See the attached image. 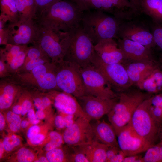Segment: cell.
I'll return each instance as SVG.
<instances>
[{"mask_svg":"<svg viewBox=\"0 0 162 162\" xmlns=\"http://www.w3.org/2000/svg\"><path fill=\"white\" fill-rule=\"evenodd\" d=\"M84 12L71 1L61 0L36 16L38 24L69 32L81 24Z\"/></svg>","mask_w":162,"mask_h":162,"instance_id":"obj_1","label":"cell"},{"mask_svg":"<svg viewBox=\"0 0 162 162\" xmlns=\"http://www.w3.org/2000/svg\"><path fill=\"white\" fill-rule=\"evenodd\" d=\"M123 21L101 11L89 10L84 12L81 25L94 45L105 40L117 39Z\"/></svg>","mask_w":162,"mask_h":162,"instance_id":"obj_2","label":"cell"},{"mask_svg":"<svg viewBox=\"0 0 162 162\" xmlns=\"http://www.w3.org/2000/svg\"><path fill=\"white\" fill-rule=\"evenodd\" d=\"M130 88L118 93V101L107 114L116 135L129 124L134 113L139 105L153 95L142 92L140 89Z\"/></svg>","mask_w":162,"mask_h":162,"instance_id":"obj_3","label":"cell"},{"mask_svg":"<svg viewBox=\"0 0 162 162\" xmlns=\"http://www.w3.org/2000/svg\"><path fill=\"white\" fill-rule=\"evenodd\" d=\"M70 40V32L38 25L37 38L33 43L38 45L56 64L64 60Z\"/></svg>","mask_w":162,"mask_h":162,"instance_id":"obj_4","label":"cell"},{"mask_svg":"<svg viewBox=\"0 0 162 162\" xmlns=\"http://www.w3.org/2000/svg\"><path fill=\"white\" fill-rule=\"evenodd\" d=\"M69 32L70 41L64 60L75 63L82 68L92 64L95 54L94 45L81 24Z\"/></svg>","mask_w":162,"mask_h":162,"instance_id":"obj_5","label":"cell"},{"mask_svg":"<svg viewBox=\"0 0 162 162\" xmlns=\"http://www.w3.org/2000/svg\"><path fill=\"white\" fill-rule=\"evenodd\" d=\"M150 98L144 100L137 107L133 115L129 125L151 146L159 141L161 125L151 113Z\"/></svg>","mask_w":162,"mask_h":162,"instance_id":"obj_6","label":"cell"},{"mask_svg":"<svg viewBox=\"0 0 162 162\" xmlns=\"http://www.w3.org/2000/svg\"><path fill=\"white\" fill-rule=\"evenodd\" d=\"M55 64L57 85L59 90L76 98L86 95L81 68L75 63L64 60Z\"/></svg>","mask_w":162,"mask_h":162,"instance_id":"obj_7","label":"cell"},{"mask_svg":"<svg viewBox=\"0 0 162 162\" xmlns=\"http://www.w3.org/2000/svg\"><path fill=\"white\" fill-rule=\"evenodd\" d=\"M92 64L101 73L112 89L118 93L127 90L133 85L122 64L106 63L95 52Z\"/></svg>","mask_w":162,"mask_h":162,"instance_id":"obj_8","label":"cell"},{"mask_svg":"<svg viewBox=\"0 0 162 162\" xmlns=\"http://www.w3.org/2000/svg\"><path fill=\"white\" fill-rule=\"evenodd\" d=\"M86 92L90 95L106 99L118 97L101 73L92 64L81 68Z\"/></svg>","mask_w":162,"mask_h":162,"instance_id":"obj_9","label":"cell"},{"mask_svg":"<svg viewBox=\"0 0 162 162\" xmlns=\"http://www.w3.org/2000/svg\"><path fill=\"white\" fill-rule=\"evenodd\" d=\"M93 10L110 14L122 21L131 20L140 12L129 0H91L89 10Z\"/></svg>","mask_w":162,"mask_h":162,"instance_id":"obj_10","label":"cell"},{"mask_svg":"<svg viewBox=\"0 0 162 162\" xmlns=\"http://www.w3.org/2000/svg\"><path fill=\"white\" fill-rule=\"evenodd\" d=\"M8 44L28 45L36 41L38 25L34 19L18 20L7 25Z\"/></svg>","mask_w":162,"mask_h":162,"instance_id":"obj_11","label":"cell"},{"mask_svg":"<svg viewBox=\"0 0 162 162\" xmlns=\"http://www.w3.org/2000/svg\"><path fill=\"white\" fill-rule=\"evenodd\" d=\"M90 121L84 117L77 118L70 127L64 130L62 135L64 142L70 147H74L94 140Z\"/></svg>","mask_w":162,"mask_h":162,"instance_id":"obj_12","label":"cell"},{"mask_svg":"<svg viewBox=\"0 0 162 162\" xmlns=\"http://www.w3.org/2000/svg\"><path fill=\"white\" fill-rule=\"evenodd\" d=\"M84 112L91 120H98L111 110L118 100V97L106 99L90 95L76 98Z\"/></svg>","mask_w":162,"mask_h":162,"instance_id":"obj_13","label":"cell"},{"mask_svg":"<svg viewBox=\"0 0 162 162\" xmlns=\"http://www.w3.org/2000/svg\"><path fill=\"white\" fill-rule=\"evenodd\" d=\"M118 38L133 40L152 50L156 47L152 32L143 25L133 21H123L119 30Z\"/></svg>","mask_w":162,"mask_h":162,"instance_id":"obj_14","label":"cell"},{"mask_svg":"<svg viewBox=\"0 0 162 162\" xmlns=\"http://www.w3.org/2000/svg\"><path fill=\"white\" fill-rule=\"evenodd\" d=\"M117 138L119 147L126 156L139 154L150 146L129 124L119 132Z\"/></svg>","mask_w":162,"mask_h":162,"instance_id":"obj_15","label":"cell"},{"mask_svg":"<svg viewBox=\"0 0 162 162\" xmlns=\"http://www.w3.org/2000/svg\"><path fill=\"white\" fill-rule=\"evenodd\" d=\"M47 95L56 110L62 115H72L77 118L90 119L84 112L76 98L72 95L57 90L50 91Z\"/></svg>","mask_w":162,"mask_h":162,"instance_id":"obj_16","label":"cell"},{"mask_svg":"<svg viewBox=\"0 0 162 162\" xmlns=\"http://www.w3.org/2000/svg\"><path fill=\"white\" fill-rule=\"evenodd\" d=\"M29 47L7 44L0 48V59L6 63L10 73H17L23 65Z\"/></svg>","mask_w":162,"mask_h":162,"instance_id":"obj_17","label":"cell"},{"mask_svg":"<svg viewBox=\"0 0 162 162\" xmlns=\"http://www.w3.org/2000/svg\"><path fill=\"white\" fill-rule=\"evenodd\" d=\"M118 46L126 61H139L155 59L152 50L133 40L118 38Z\"/></svg>","mask_w":162,"mask_h":162,"instance_id":"obj_18","label":"cell"},{"mask_svg":"<svg viewBox=\"0 0 162 162\" xmlns=\"http://www.w3.org/2000/svg\"><path fill=\"white\" fill-rule=\"evenodd\" d=\"M123 64L133 85H137L156 69L161 66L156 59L145 61H126Z\"/></svg>","mask_w":162,"mask_h":162,"instance_id":"obj_19","label":"cell"},{"mask_svg":"<svg viewBox=\"0 0 162 162\" xmlns=\"http://www.w3.org/2000/svg\"><path fill=\"white\" fill-rule=\"evenodd\" d=\"M95 52L104 62L108 64H123L126 61L118 43L114 39L101 41L94 45Z\"/></svg>","mask_w":162,"mask_h":162,"instance_id":"obj_20","label":"cell"},{"mask_svg":"<svg viewBox=\"0 0 162 162\" xmlns=\"http://www.w3.org/2000/svg\"><path fill=\"white\" fill-rule=\"evenodd\" d=\"M91 125L94 140L108 146H118L116 132L111 124L97 120Z\"/></svg>","mask_w":162,"mask_h":162,"instance_id":"obj_21","label":"cell"},{"mask_svg":"<svg viewBox=\"0 0 162 162\" xmlns=\"http://www.w3.org/2000/svg\"><path fill=\"white\" fill-rule=\"evenodd\" d=\"M84 154L89 162H107L106 153L108 146L94 140L91 142L74 147Z\"/></svg>","mask_w":162,"mask_h":162,"instance_id":"obj_22","label":"cell"},{"mask_svg":"<svg viewBox=\"0 0 162 162\" xmlns=\"http://www.w3.org/2000/svg\"><path fill=\"white\" fill-rule=\"evenodd\" d=\"M158 68L136 86L140 90L152 95L162 92V70Z\"/></svg>","mask_w":162,"mask_h":162,"instance_id":"obj_23","label":"cell"},{"mask_svg":"<svg viewBox=\"0 0 162 162\" xmlns=\"http://www.w3.org/2000/svg\"><path fill=\"white\" fill-rule=\"evenodd\" d=\"M140 11L149 16L154 24L162 23V0H140Z\"/></svg>","mask_w":162,"mask_h":162,"instance_id":"obj_24","label":"cell"},{"mask_svg":"<svg viewBox=\"0 0 162 162\" xmlns=\"http://www.w3.org/2000/svg\"><path fill=\"white\" fill-rule=\"evenodd\" d=\"M20 87L8 82H2L0 85V109L4 110L12 105L16 96L21 91Z\"/></svg>","mask_w":162,"mask_h":162,"instance_id":"obj_25","label":"cell"},{"mask_svg":"<svg viewBox=\"0 0 162 162\" xmlns=\"http://www.w3.org/2000/svg\"><path fill=\"white\" fill-rule=\"evenodd\" d=\"M56 67L55 63L52 62H49L38 66L30 71L17 73V76L19 81L22 83L28 85L41 76L54 69Z\"/></svg>","mask_w":162,"mask_h":162,"instance_id":"obj_26","label":"cell"},{"mask_svg":"<svg viewBox=\"0 0 162 162\" xmlns=\"http://www.w3.org/2000/svg\"><path fill=\"white\" fill-rule=\"evenodd\" d=\"M0 20L6 24L19 20L15 0H0Z\"/></svg>","mask_w":162,"mask_h":162,"instance_id":"obj_27","label":"cell"},{"mask_svg":"<svg viewBox=\"0 0 162 162\" xmlns=\"http://www.w3.org/2000/svg\"><path fill=\"white\" fill-rule=\"evenodd\" d=\"M150 110L157 122L162 125V93L152 95L150 98Z\"/></svg>","mask_w":162,"mask_h":162,"instance_id":"obj_28","label":"cell"},{"mask_svg":"<svg viewBox=\"0 0 162 162\" xmlns=\"http://www.w3.org/2000/svg\"><path fill=\"white\" fill-rule=\"evenodd\" d=\"M143 162H162V142L149 147L142 157Z\"/></svg>","mask_w":162,"mask_h":162,"instance_id":"obj_29","label":"cell"},{"mask_svg":"<svg viewBox=\"0 0 162 162\" xmlns=\"http://www.w3.org/2000/svg\"><path fill=\"white\" fill-rule=\"evenodd\" d=\"M50 62H52V60L47 55L31 60L24 64L17 73L30 71L38 66Z\"/></svg>","mask_w":162,"mask_h":162,"instance_id":"obj_30","label":"cell"},{"mask_svg":"<svg viewBox=\"0 0 162 162\" xmlns=\"http://www.w3.org/2000/svg\"><path fill=\"white\" fill-rule=\"evenodd\" d=\"M68 155L60 147L47 151L46 157L49 162L68 161Z\"/></svg>","mask_w":162,"mask_h":162,"instance_id":"obj_31","label":"cell"},{"mask_svg":"<svg viewBox=\"0 0 162 162\" xmlns=\"http://www.w3.org/2000/svg\"><path fill=\"white\" fill-rule=\"evenodd\" d=\"M49 137L50 140L45 146V149L47 152L61 147L64 142L62 135L56 131H51Z\"/></svg>","mask_w":162,"mask_h":162,"instance_id":"obj_32","label":"cell"},{"mask_svg":"<svg viewBox=\"0 0 162 162\" xmlns=\"http://www.w3.org/2000/svg\"><path fill=\"white\" fill-rule=\"evenodd\" d=\"M6 118L11 131L16 132L20 129L22 121L19 115L14 113L12 111H9L6 113Z\"/></svg>","mask_w":162,"mask_h":162,"instance_id":"obj_33","label":"cell"},{"mask_svg":"<svg viewBox=\"0 0 162 162\" xmlns=\"http://www.w3.org/2000/svg\"><path fill=\"white\" fill-rule=\"evenodd\" d=\"M5 151L10 152L20 145L21 141L18 136L10 134L5 136L3 140Z\"/></svg>","mask_w":162,"mask_h":162,"instance_id":"obj_34","label":"cell"},{"mask_svg":"<svg viewBox=\"0 0 162 162\" xmlns=\"http://www.w3.org/2000/svg\"><path fill=\"white\" fill-rule=\"evenodd\" d=\"M16 159L19 162H31L34 161L35 156L30 149L25 147L20 149L16 154Z\"/></svg>","mask_w":162,"mask_h":162,"instance_id":"obj_35","label":"cell"},{"mask_svg":"<svg viewBox=\"0 0 162 162\" xmlns=\"http://www.w3.org/2000/svg\"><path fill=\"white\" fill-rule=\"evenodd\" d=\"M152 32L154 37L156 47L162 52V23L154 24Z\"/></svg>","mask_w":162,"mask_h":162,"instance_id":"obj_36","label":"cell"},{"mask_svg":"<svg viewBox=\"0 0 162 162\" xmlns=\"http://www.w3.org/2000/svg\"><path fill=\"white\" fill-rule=\"evenodd\" d=\"M72 147L73 152L68 155L69 162H89L85 154L74 147Z\"/></svg>","mask_w":162,"mask_h":162,"instance_id":"obj_37","label":"cell"},{"mask_svg":"<svg viewBox=\"0 0 162 162\" xmlns=\"http://www.w3.org/2000/svg\"><path fill=\"white\" fill-rule=\"evenodd\" d=\"M31 96V95L29 93L25 92L23 93L22 111L21 114L22 116H24L27 113L32 107L33 103Z\"/></svg>","mask_w":162,"mask_h":162,"instance_id":"obj_38","label":"cell"},{"mask_svg":"<svg viewBox=\"0 0 162 162\" xmlns=\"http://www.w3.org/2000/svg\"><path fill=\"white\" fill-rule=\"evenodd\" d=\"M15 1L18 14L19 20L25 21L29 20L23 0H15Z\"/></svg>","mask_w":162,"mask_h":162,"instance_id":"obj_39","label":"cell"},{"mask_svg":"<svg viewBox=\"0 0 162 162\" xmlns=\"http://www.w3.org/2000/svg\"><path fill=\"white\" fill-rule=\"evenodd\" d=\"M37 8L36 16L55 3L61 0H34Z\"/></svg>","mask_w":162,"mask_h":162,"instance_id":"obj_40","label":"cell"},{"mask_svg":"<svg viewBox=\"0 0 162 162\" xmlns=\"http://www.w3.org/2000/svg\"><path fill=\"white\" fill-rule=\"evenodd\" d=\"M29 19L35 20L36 16L37 8L34 0H23Z\"/></svg>","mask_w":162,"mask_h":162,"instance_id":"obj_41","label":"cell"},{"mask_svg":"<svg viewBox=\"0 0 162 162\" xmlns=\"http://www.w3.org/2000/svg\"><path fill=\"white\" fill-rule=\"evenodd\" d=\"M8 44V31L6 24L0 21V45Z\"/></svg>","mask_w":162,"mask_h":162,"instance_id":"obj_42","label":"cell"},{"mask_svg":"<svg viewBox=\"0 0 162 162\" xmlns=\"http://www.w3.org/2000/svg\"><path fill=\"white\" fill-rule=\"evenodd\" d=\"M74 3L83 12L89 10V5L91 0H70Z\"/></svg>","mask_w":162,"mask_h":162,"instance_id":"obj_43","label":"cell"},{"mask_svg":"<svg viewBox=\"0 0 162 162\" xmlns=\"http://www.w3.org/2000/svg\"><path fill=\"white\" fill-rule=\"evenodd\" d=\"M120 150L118 146H108L106 153L107 162H110Z\"/></svg>","mask_w":162,"mask_h":162,"instance_id":"obj_44","label":"cell"},{"mask_svg":"<svg viewBox=\"0 0 162 162\" xmlns=\"http://www.w3.org/2000/svg\"><path fill=\"white\" fill-rule=\"evenodd\" d=\"M44 135L39 133L28 139L30 143L33 145H38L41 143L45 138Z\"/></svg>","mask_w":162,"mask_h":162,"instance_id":"obj_45","label":"cell"},{"mask_svg":"<svg viewBox=\"0 0 162 162\" xmlns=\"http://www.w3.org/2000/svg\"><path fill=\"white\" fill-rule=\"evenodd\" d=\"M54 123L56 127L58 129H62L65 127L64 116L61 115L56 116L54 118Z\"/></svg>","mask_w":162,"mask_h":162,"instance_id":"obj_46","label":"cell"},{"mask_svg":"<svg viewBox=\"0 0 162 162\" xmlns=\"http://www.w3.org/2000/svg\"><path fill=\"white\" fill-rule=\"evenodd\" d=\"M40 127L36 125H34L30 127L27 131V136L28 139L40 133Z\"/></svg>","mask_w":162,"mask_h":162,"instance_id":"obj_47","label":"cell"},{"mask_svg":"<svg viewBox=\"0 0 162 162\" xmlns=\"http://www.w3.org/2000/svg\"><path fill=\"white\" fill-rule=\"evenodd\" d=\"M10 72L5 62L0 59V77L2 78L9 75Z\"/></svg>","mask_w":162,"mask_h":162,"instance_id":"obj_48","label":"cell"},{"mask_svg":"<svg viewBox=\"0 0 162 162\" xmlns=\"http://www.w3.org/2000/svg\"><path fill=\"white\" fill-rule=\"evenodd\" d=\"M27 116L30 122L33 125H36L40 122V120L37 118L35 113L32 107L28 112Z\"/></svg>","mask_w":162,"mask_h":162,"instance_id":"obj_49","label":"cell"},{"mask_svg":"<svg viewBox=\"0 0 162 162\" xmlns=\"http://www.w3.org/2000/svg\"><path fill=\"white\" fill-rule=\"evenodd\" d=\"M124 162H143L142 156L139 154L126 156Z\"/></svg>","mask_w":162,"mask_h":162,"instance_id":"obj_50","label":"cell"},{"mask_svg":"<svg viewBox=\"0 0 162 162\" xmlns=\"http://www.w3.org/2000/svg\"><path fill=\"white\" fill-rule=\"evenodd\" d=\"M64 117L66 128L70 127L76 119L75 118H77L72 115H65Z\"/></svg>","mask_w":162,"mask_h":162,"instance_id":"obj_51","label":"cell"},{"mask_svg":"<svg viewBox=\"0 0 162 162\" xmlns=\"http://www.w3.org/2000/svg\"><path fill=\"white\" fill-rule=\"evenodd\" d=\"M22 95L20 98L17 103L14 104L12 107V111L15 114L19 115L21 114L22 111Z\"/></svg>","mask_w":162,"mask_h":162,"instance_id":"obj_52","label":"cell"},{"mask_svg":"<svg viewBox=\"0 0 162 162\" xmlns=\"http://www.w3.org/2000/svg\"><path fill=\"white\" fill-rule=\"evenodd\" d=\"M126 157L124 153L120 150L111 160L110 162H123Z\"/></svg>","mask_w":162,"mask_h":162,"instance_id":"obj_53","label":"cell"},{"mask_svg":"<svg viewBox=\"0 0 162 162\" xmlns=\"http://www.w3.org/2000/svg\"><path fill=\"white\" fill-rule=\"evenodd\" d=\"M33 105L37 110H44L43 106L41 97L34 98Z\"/></svg>","mask_w":162,"mask_h":162,"instance_id":"obj_54","label":"cell"},{"mask_svg":"<svg viewBox=\"0 0 162 162\" xmlns=\"http://www.w3.org/2000/svg\"><path fill=\"white\" fill-rule=\"evenodd\" d=\"M35 115L37 118L39 120L43 119L45 116L44 110H37Z\"/></svg>","mask_w":162,"mask_h":162,"instance_id":"obj_55","label":"cell"},{"mask_svg":"<svg viewBox=\"0 0 162 162\" xmlns=\"http://www.w3.org/2000/svg\"><path fill=\"white\" fill-rule=\"evenodd\" d=\"M5 126V119L2 114L0 113V131L3 130Z\"/></svg>","mask_w":162,"mask_h":162,"instance_id":"obj_56","label":"cell"},{"mask_svg":"<svg viewBox=\"0 0 162 162\" xmlns=\"http://www.w3.org/2000/svg\"><path fill=\"white\" fill-rule=\"evenodd\" d=\"M129 1L140 12V0H129Z\"/></svg>","mask_w":162,"mask_h":162,"instance_id":"obj_57","label":"cell"},{"mask_svg":"<svg viewBox=\"0 0 162 162\" xmlns=\"http://www.w3.org/2000/svg\"><path fill=\"white\" fill-rule=\"evenodd\" d=\"M5 151L3 141H1L0 142V158L1 159L3 155V153Z\"/></svg>","mask_w":162,"mask_h":162,"instance_id":"obj_58","label":"cell"},{"mask_svg":"<svg viewBox=\"0 0 162 162\" xmlns=\"http://www.w3.org/2000/svg\"><path fill=\"white\" fill-rule=\"evenodd\" d=\"M29 124V122L26 120H23L21 122V127L23 128H25L27 127Z\"/></svg>","mask_w":162,"mask_h":162,"instance_id":"obj_59","label":"cell"},{"mask_svg":"<svg viewBox=\"0 0 162 162\" xmlns=\"http://www.w3.org/2000/svg\"><path fill=\"white\" fill-rule=\"evenodd\" d=\"M36 162H48L46 157H41L39 158L34 160Z\"/></svg>","mask_w":162,"mask_h":162,"instance_id":"obj_60","label":"cell"},{"mask_svg":"<svg viewBox=\"0 0 162 162\" xmlns=\"http://www.w3.org/2000/svg\"><path fill=\"white\" fill-rule=\"evenodd\" d=\"M159 141L162 142V125H161L159 133Z\"/></svg>","mask_w":162,"mask_h":162,"instance_id":"obj_61","label":"cell"},{"mask_svg":"<svg viewBox=\"0 0 162 162\" xmlns=\"http://www.w3.org/2000/svg\"><path fill=\"white\" fill-rule=\"evenodd\" d=\"M158 61L162 67V53L160 55Z\"/></svg>","mask_w":162,"mask_h":162,"instance_id":"obj_62","label":"cell"},{"mask_svg":"<svg viewBox=\"0 0 162 162\" xmlns=\"http://www.w3.org/2000/svg\"><path fill=\"white\" fill-rule=\"evenodd\" d=\"M161 93H162V92Z\"/></svg>","mask_w":162,"mask_h":162,"instance_id":"obj_63","label":"cell"}]
</instances>
